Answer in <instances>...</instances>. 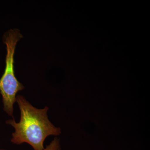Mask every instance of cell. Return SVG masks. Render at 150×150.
Listing matches in <instances>:
<instances>
[{
	"mask_svg": "<svg viewBox=\"0 0 150 150\" xmlns=\"http://www.w3.org/2000/svg\"><path fill=\"white\" fill-rule=\"evenodd\" d=\"M22 37L19 30L17 29L10 30L6 33L4 36L7 54L4 72L0 79V93L2 96L4 110L12 117H13V106L16 102L17 93L24 88L16 77L14 69L16 47L17 43Z\"/></svg>",
	"mask_w": 150,
	"mask_h": 150,
	"instance_id": "2",
	"label": "cell"
},
{
	"mask_svg": "<svg viewBox=\"0 0 150 150\" xmlns=\"http://www.w3.org/2000/svg\"></svg>",
	"mask_w": 150,
	"mask_h": 150,
	"instance_id": "4",
	"label": "cell"
},
{
	"mask_svg": "<svg viewBox=\"0 0 150 150\" xmlns=\"http://www.w3.org/2000/svg\"><path fill=\"white\" fill-rule=\"evenodd\" d=\"M16 102L20 110V120L18 123L13 118L6 121L15 129L11 142L17 145L27 143L34 150H44L43 144L46 138L59 136L61 133V129L48 120V108L38 109L21 96H16Z\"/></svg>",
	"mask_w": 150,
	"mask_h": 150,
	"instance_id": "1",
	"label": "cell"
},
{
	"mask_svg": "<svg viewBox=\"0 0 150 150\" xmlns=\"http://www.w3.org/2000/svg\"><path fill=\"white\" fill-rule=\"evenodd\" d=\"M44 150H62L60 145L59 139L57 138H54L47 146L44 148Z\"/></svg>",
	"mask_w": 150,
	"mask_h": 150,
	"instance_id": "3",
	"label": "cell"
}]
</instances>
